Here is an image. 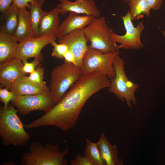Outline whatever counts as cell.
Listing matches in <instances>:
<instances>
[{"instance_id": "obj_1", "label": "cell", "mask_w": 165, "mask_h": 165, "mask_svg": "<svg viewBox=\"0 0 165 165\" xmlns=\"http://www.w3.org/2000/svg\"><path fill=\"white\" fill-rule=\"evenodd\" d=\"M111 81L100 72L83 74L70 87L60 101L39 118L29 124L35 128L54 126L64 131L73 127L87 100L101 90L109 88Z\"/></svg>"}, {"instance_id": "obj_2", "label": "cell", "mask_w": 165, "mask_h": 165, "mask_svg": "<svg viewBox=\"0 0 165 165\" xmlns=\"http://www.w3.org/2000/svg\"><path fill=\"white\" fill-rule=\"evenodd\" d=\"M18 112L12 104L6 107L0 105V137L4 146L24 145L30 138L17 114Z\"/></svg>"}, {"instance_id": "obj_3", "label": "cell", "mask_w": 165, "mask_h": 165, "mask_svg": "<svg viewBox=\"0 0 165 165\" xmlns=\"http://www.w3.org/2000/svg\"><path fill=\"white\" fill-rule=\"evenodd\" d=\"M58 144L53 145L48 143L43 146L42 141L31 142L28 151L22 154L20 165H66L68 160L64 157L69 152L66 147L61 152Z\"/></svg>"}, {"instance_id": "obj_4", "label": "cell", "mask_w": 165, "mask_h": 165, "mask_svg": "<svg viewBox=\"0 0 165 165\" xmlns=\"http://www.w3.org/2000/svg\"><path fill=\"white\" fill-rule=\"evenodd\" d=\"M82 75L80 67L64 61L53 69L50 73L49 88L56 104L60 101L68 89Z\"/></svg>"}, {"instance_id": "obj_5", "label": "cell", "mask_w": 165, "mask_h": 165, "mask_svg": "<svg viewBox=\"0 0 165 165\" xmlns=\"http://www.w3.org/2000/svg\"><path fill=\"white\" fill-rule=\"evenodd\" d=\"M119 53V50L103 53L90 45H88L80 67L83 74L100 72L106 75L111 80L115 76L113 62Z\"/></svg>"}, {"instance_id": "obj_6", "label": "cell", "mask_w": 165, "mask_h": 165, "mask_svg": "<svg viewBox=\"0 0 165 165\" xmlns=\"http://www.w3.org/2000/svg\"><path fill=\"white\" fill-rule=\"evenodd\" d=\"M113 64L115 76L110 80V85L108 90L110 93L115 94L121 101H124L125 100L128 107L131 108V102L134 105L137 104L135 92L139 85L128 78L125 71L124 61L119 55L115 59Z\"/></svg>"}, {"instance_id": "obj_7", "label": "cell", "mask_w": 165, "mask_h": 165, "mask_svg": "<svg viewBox=\"0 0 165 165\" xmlns=\"http://www.w3.org/2000/svg\"><path fill=\"white\" fill-rule=\"evenodd\" d=\"M83 29L93 48L103 53L119 50V46L111 39L112 31L105 17H95L91 23Z\"/></svg>"}, {"instance_id": "obj_8", "label": "cell", "mask_w": 165, "mask_h": 165, "mask_svg": "<svg viewBox=\"0 0 165 165\" xmlns=\"http://www.w3.org/2000/svg\"><path fill=\"white\" fill-rule=\"evenodd\" d=\"M12 104L17 108L21 115L25 116L35 110H42L46 112L56 104L49 90L35 94L17 96Z\"/></svg>"}, {"instance_id": "obj_9", "label": "cell", "mask_w": 165, "mask_h": 165, "mask_svg": "<svg viewBox=\"0 0 165 165\" xmlns=\"http://www.w3.org/2000/svg\"><path fill=\"white\" fill-rule=\"evenodd\" d=\"M124 25L126 31L125 34L119 35L112 32L111 39L116 43H119V49L139 50L143 48L144 45L140 40L141 35L145 29L142 22L134 26L132 22L129 11L124 16H122Z\"/></svg>"}, {"instance_id": "obj_10", "label": "cell", "mask_w": 165, "mask_h": 165, "mask_svg": "<svg viewBox=\"0 0 165 165\" xmlns=\"http://www.w3.org/2000/svg\"><path fill=\"white\" fill-rule=\"evenodd\" d=\"M57 37L51 36L32 37L18 43L16 58L22 61L38 57L42 54V50L46 46L51 44Z\"/></svg>"}, {"instance_id": "obj_11", "label": "cell", "mask_w": 165, "mask_h": 165, "mask_svg": "<svg viewBox=\"0 0 165 165\" xmlns=\"http://www.w3.org/2000/svg\"><path fill=\"white\" fill-rule=\"evenodd\" d=\"M88 41L83 29L73 31L59 39V43L66 44L74 55L76 65L81 66L83 57L88 49Z\"/></svg>"}, {"instance_id": "obj_12", "label": "cell", "mask_w": 165, "mask_h": 165, "mask_svg": "<svg viewBox=\"0 0 165 165\" xmlns=\"http://www.w3.org/2000/svg\"><path fill=\"white\" fill-rule=\"evenodd\" d=\"M60 3L57 5L59 7L60 14L66 15L68 12L98 17L100 13L93 0H76L72 2L69 0H58Z\"/></svg>"}, {"instance_id": "obj_13", "label": "cell", "mask_w": 165, "mask_h": 165, "mask_svg": "<svg viewBox=\"0 0 165 165\" xmlns=\"http://www.w3.org/2000/svg\"><path fill=\"white\" fill-rule=\"evenodd\" d=\"M24 64L21 60L15 58L0 64V86L9 90L11 85L16 80L27 74L22 70Z\"/></svg>"}, {"instance_id": "obj_14", "label": "cell", "mask_w": 165, "mask_h": 165, "mask_svg": "<svg viewBox=\"0 0 165 165\" xmlns=\"http://www.w3.org/2000/svg\"><path fill=\"white\" fill-rule=\"evenodd\" d=\"M93 16H80L73 12H69L67 17L60 25L56 37L59 39L70 32L78 29H82L93 21Z\"/></svg>"}, {"instance_id": "obj_15", "label": "cell", "mask_w": 165, "mask_h": 165, "mask_svg": "<svg viewBox=\"0 0 165 165\" xmlns=\"http://www.w3.org/2000/svg\"><path fill=\"white\" fill-rule=\"evenodd\" d=\"M59 7L57 6L51 10L46 12L39 23L38 36L56 37L60 26Z\"/></svg>"}, {"instance_id": "obj_16", "label": "cell", "mask_w": 165, "mask_h": 165, "mask_svg": "<svg viewBox=\"0 0 165 165\" xmlns=\"http://www.w3.org/2000/svg\"><path fill=\"white\" fill-rule=\"evenodd\" d=\"M97 143L104 165H123L122 159L118 157L116 145H111L103 133L101 134Z\"/></svg>"}, {"instance_id": "obj_17", "label": "cell", "mask_w": 165, "mask_h": 165, "mask_svg": "<svg viewBox=\"0 0 165 165\" xmlns=\"http://www.w3.org/2000/svg\"><path fill=\"white\" fill-rule=\"evenodd\" d=\"M13 36L14 40L19 42L34 37L29 12L26 8L19 9L18 24Z\"/></svg>"}, {"instance_id": "obj_18", "label": "cell", "mask_w": 165, "mask_h": 165, "mask_svg": "<svg viewBox=\"0 0 165 165\" xmlns=\"http://www.w3.org/2000/svg\"><path fill=\"white\" fill-rule=\"evenodd\" d=\"M17 42L13 35L0 30V64L15 58Z\"/></svg>"}, {"instance_id": "obj_19", "label": "cell", "mask_w": 165, "mask_h": 165, "mask_svg": "<svg viewBox=\"0 0 165 165\" xmlns=\"http://www.w3.org/2000/svg\"><path fill=\"white\" fill-rule=\"evenodd\" d=\"M24 75L16 80L11 85L9 90L17 96L39 94L49 91V87H42L32 83Z\"/></svg>"}, {"instance_id": "obj_20", "label": "cell", "mask_w": 165, "mask_h": 165, "mask_svg": "<svg viewBox=\"0 0 165 165\" xmlns=\"http://www.w3.org/2000/svg\"><path fill=\"white\" fill-rule=\"evenodd\" d=\"M19 9L12 3L7 10L2 14L0 18V30L12 35H14L18 24Z\"/></svg>"}, {"instance_id": "obj_21", "label": "cell", "mask_w": 165, "mask_h": 165, "mask_svg": "<svg viewBox=\"0 0 165 165\" xmlns=\"http://www.w3.org/2000/svg\"><path fill=\"white\" fill-rule=\"evenodd\" d=\"M129 4L132 20L140 19L145 16H149L151 9L146 0H130Z\"/></svg>"}, {"instance_id": "obj_22", "label": "cell", "mask_w": 165, "mask_h": 165, "mask_svg": "<svg viewBox=\"0 0 165 165\" xmlns=\"http://www.w3.org/2000/svg\"><path fill=\"white\" fill-rule=\"evenodd\" d=\"M39 0H34L31 4L29 12L30 20L34 37L38 36V28L39 23L46 12L43 10Z\"/></svg>"}, {"instance_id": "obj_23", "label": "cell", "mask_w": 165, "mask_h": 165, "mask_svg": "<svg viewBox=\"0 0 165 165\" xmlns=\"http://www.w3.org/2000/svg\"><path fill=\"white\" fill-rule=\"evenodd\" d=\"M88 159L93 165H104L97 143L86 140V148L83 156Z\"/></svg>"}, {"instance_id": "obj_24", "label": "cell", "mask_w": 165, "mask_h": 165, "mask_svg": "<svg viewBox=\"0 0 165 165\" xmlns=\"http://www.w3.org/2000/svg\"><path fill=\"white\" fill-rule=\"evenodd\" d=\"M44 69L42 64H39L35 71L25 78L27 80L38 86L47 87L46 82L44 81Z\"/></svg>"}, {"instance_id": "obj_25", "label": "cell", "mask_w": 165, "mask_h": 165, "mask_svg": "<svg viewBox=\"0 0 165 165\" xmlns=\"http://www.w3.org/2000/svg\"><path fill=\"white\" fill-rule=\"evenodd\" d=\"M43 55H40L34 58L32 61L29 62L27 60L22 61L24 64L22 67L23 72L26 74L31 73L34 72L42 60Z\"/></svg>"}, {"instance_id": "obj_26", "label": "cell", "mask_w": 165, "mask_h": 165, "mask_svg": "<svg viewBox=\"0 0 165 165\" xmlns=\"http://www.w3.org/2000/svg\"><path fill=\"white\" fill-rule=\"evenodd\" d=\"M17 96L6 88H0V100L4 107H7L10 101H14Z\"/></svg>"}, {"instance_id": "obj_27", "label": "cell", "mask_w": 165, "mask_h": 165, "mask_svg": "<svg viewBox=\"0 0 165 165\" xmlns=\"http://www.w3.org/2000/svg\"><path fill=\"white\" fill-rule=\"evenodd\" d=\"M53 48L52 56L58 59H64V56L68 50L67 46L64 43L57 44L54 41L51 43Z\"/></svg>"}, {"instance_id": "obj_28", "label": "cell", "mask_w": 165, "mask_h": 165, "mask_svg": "<svg viewBox=\"0 0 165 165\" xmlns=\"http://www.w3.org/2000/svg\"><path fill=\"white\" fill-rule=\"evenodd\" d=\"M71 165H93L92 163L84 156L78 154L76 158L71 161Z\"/></svg>"}, {"instance_id": "obj_29", "label": "cell", "mask_w": 165, "mask_h": 165, "mask_svg": "<svg viewBox=\"0 0 165 165\" xmlns=\"http://www.w3.org/2000/svg\"><path fill=\"white\" fill-rule=\"evenodd\" d=\"M34 0H13V3L19 9L28 8L30 9L31 4L33 3Z\"/></svg>"}, {"instance_id": "obj_30", "label": "cell", "mask_w": 165, "mask_h": 165, "mask_svg": "<svg viewBox=\"0 0 165 165\" xmlns=\"http://www.w3.org/2000/svg\"><path fill=\"white\" fill-rule=\"evenodd\" d=\"M151 9L156 11L162 6L163 0H146Z\"/></svg>"}, {"instance_id": "obj_31", "label": "cell", "mask_w": 165, "mask_h": 165, "mask_svg": "<svg viewBox=\"0 0 165 165\" xmlns=\"http://www.w3.org/2000/svg\"><path fill=\"white\" fill-rule=\"evenodd\" d=\"M13 0H0V11L2 13L11 6Z\"/></svg>"}, {"instance_id": "obj_32", "label": "cell", "mask_w": 165, "mask_h": 165, "mask_svg": "<svg viewBox=\"0 0 165 165\" xmlns=\"http://www.w3.org/2000/svg\"><path fill=\"white\" fill-rule=\"evenodd\" d=\"M64 61L72 63L76 65L75 57L72 53L69 50L64 54Z\"/></svg>"}, {"instance_id": "obj_33", "label": "cell", "mask_w": 165, "mask_h": 165, "mask_svg": "<svg viewBox=\"0 0 165 165\" xmlns=\"http://www.w3.org/2000/svg\"><path fill=\"white\" fill-rule=\"evenodd\" d=\"M3 165H13L16 164L13 161H9L7 162H3Z\"/></svg>"}, {"instance_id": "obj_34", "label": "cell", "mask_w": 165, "mask_h": 165, "mask_svg": "<svg viewBox=\"0 0 165 165\" xmlns=\"http://www.w3.org/2000/svg\"><path fill=\"white\" fill-rule=\"evenodd\" d=\"M40 2L41 5H42L45 2L46 0H39Z\"/></svg>"}, {"instance_id": "obj_35", "label": "cell", "mask_w": 165, "mask_h": 165, "mask_svg": "<svg viewBox=\"0 0 165 165\" xmlns=\"http://www.w3.org/2000/svg\"><path fill=\"white\" fill-rule=\"evenodd\" d=\"M161 32L163 34V36L165 37V31H161Z\"/></svg>"}, {"instance_id": "obj_36", "label": "cell", "mask_w": 165, "mask_h": 165, "mask_svg": "<svg viewBox=\"0 0 165 165\" xmlns=\"http://www.w3.org/2000/svg\"><path fill=\"white\" fill-rule=\"evenodd\" d=\"M123 1H124V2H125V1H126L127 2H128L130 1V0H122Z\"/></svg>"}, {"instance_id": "obj_37", "label": "cell", "mask_w": 165, "mask_h": 165, "mask_svg": "<svg viewBox=\"0 0 165 165\" xmlns=\"http://www.w3.org/2000/svg\"><path fill=\"white\" fill-rule=\"evenodd\" d=\"M79 0V1H81V0Z\"/></svg>"}]
</instances>
